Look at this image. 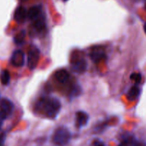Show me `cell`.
Masks as SVG:
<instances>
[{"label": "cell", "instance_id": "cell-1", "mask_svg": "<svg viewBox=\"0 0 146 146\" xmlns=\"http://www.w3.org/2000/svg\"><path fill=\"white\" fill-rule=\"evenodd\" d=\"M43 108L48 118H54L57 117L61 109V104L56 98H48L44 101Z\"/></svg>", "mask_w": 146, "mask_h": 146}, {"label": "cell", "instance_id": "cell-2", "mask_svg": "<svg viewBox=\"0 0 146 146\" xmlns=\"http://www.w3.org/2000/svg\"><path fill=\"white\" fill-rule=\"evenodd\" d=\"M71 135L67 128H57L53 135V142L57 146H65L70 141Z\"/></svg>", "mask_w": 146, "mask_h": 146}, {"label": "cell", "instance_id": "cell-3", "mask_svg": "<svg viewBox=\"0 0 146 146\" xmlns=\"http://www.w3.org/2000/svg\"><path fill=\"white\" fill-rule=\"evenodd\" d=\"M40 60V51L37 48L33 46L30 48L27 56V66L31 70L34 69Z\"/></svg>", "mask_w": 146, "mask_h": 146}, {"label": "cell", "instance_id": "cell-4", "mask_svg": "<svg viewBox=\"0 0 146 146\" xmlns=\"http://www.w3.org/2000/svg\"><path fill=\"white\" fill-rule=\"evenodd\" d=\"M11 63L16 67H21L24 64V54L21 50H16L11 57Z\"/></svg>", "mask_w": 146, "mask_h": 146}, {"label": "cell", "instance_id": "cell-5", "mask_svg": "<svg viewBox=\"0 0 146 146\" xmlns=\"http://www.w3.org/2000/svg\"><path fill=\"white\" fill-rule=\"evenodd\" d=\"M14 109V106L11 103V101H9L7 98H2L0 101V111H2L7 115H9L12 112Z\"/></svg>", "mask_w": 146, "mask_h": 146}, {"label": "cell", "instance_id": "cell-6", "mask_svg": "<svg viewBox=\"0 0 146 146\" xmlns=\"http://www.w3.org/2000/svg\"><path fill=\"white\" fill-rule=\"evenodd\" d=\"M27 17V11L24 7H17L14 11V19L19 23H22L25 21Z\"/></svg>", "mask_w": 146, "mask_h": 146}, {"label": "cell", "instance_id": "cell-7", "mask_svg": "<svg viewBox=\"0 0 146 146\" xmlns=\"http://www.w3.org/2000/svg\"><path fill=\"white\" fill-rule=\"evenodd\" d=\"M87 62L84 59H78L74 61L72 66V68L74 72L84 73L87 69Z\"/></svg>", "mask_w": 146, "mask_h": 146}, {"label": "cell", "instance_id": "cell-8", "mask_svg": "<svg viewBox=\"0 0 146 146\" xmlns=\"http://www.w3.org/2000/svg\"><path fill=\"white\" fill-rule=\"evenodd\" d=\"M88 115L85 112L78 111L76 113V123H77V125L79 128L84 126L88 122Z\"/></svg>", "mask_w": 146, "mask_h": 146}, {"label": "cell", "instance_id": "cell-9", "mask_svg": "<svg viewBox=\"0 0 146 146\" xmlns=\"http://www.w3.org/2000/svg\"><path fill=\"white\" fill-rule=\"evenodd\" d=\"M34 21V27L38 31H44L45 29V20H44V16L42 14H40L37 18L33 20Z\"/></svg>", "mask_w": 146, "mask_h": 146}, {"label": "cell", "instance_id": "cell-10", "mask_svg": "<svg viewBox=\"0 0 146 146\" xmlns=\"http://www.w3.org/2000/svg\"><path fill=\"white\" fill-rule=\"evenodd\" d=\"M90 58L94 63H99L106 59V55L102 51H94L90 54Z\"/></svg>", "mask_w": 146, "mask_h": 146}, {"label": "cell", "instance_id": "cell-11", "mask_svg": "<svg viewBox=\"0 0 146 146\" xmlns=\"http://www.w3.org/2000/svg\"><path fill=\"white\" fill-rule=\"evenodd\" d=\"M42 14L41 7L40 6H34L31 7L27 11V17L31 20L35 19Z\"/></svg>", "mask_w": 146, "mask_h": 146}, {"label": "cell", "instance_id": "cell-12", "mask_svg": "<svg viewBox=\"0 0 146 146\" xmlns=\"http://www.w3.org/2000/svg\"><path fill=\"white\" fill-rule=\"evenodd\" d=\"M55 76L59 82L64 84V83L67 82V80L69 79L70 75H69V73L66 70L60 69L56 72Z\"/></svg>", "mask_w": 146, "mask_h": 146}, {"label": "cell", "instance_id": "cell-13", "mask_svg": "<svg viewBox=\"0 0 146 146\" xmlns=\"http://www.w3.org/2000/svg\"><path fill=\"white\" fill-rule=\"evenodd\" d=\"M140 95V88L137 86H133L127 93V98L130 101H134Z\"/></svg>", "mask_w": 146, "mask_h": 146}, {"label": "cell", "instance_id": "cell-14", "mask_svg": "<svg viewBox=\"0 0 146 146\" xmlns=\"http://www.w3.org/2000/svg\"><path fill=\"white\" fill-rule=\"evenodd\" d=\"M0 80L3 85H7L10 81L9 73L7 70H3L0 74Z\"/></svg>", "mask_w": 146, "mask_h": 146}, {"label": "cell", "instance_id": "cell-15", "mask_svg": "<svg viewBox=\"0 0 146 146\" xmlns=\"http://www.w3.org/2000/svg\"><path fill=\"white\" fill-rule=\"evenodd\" d=\"M26 33L25 31H20L17 35L14 36V42L16 43L18 45H20V44H22L24 41V38H25Z\"/></svg>", "mask_w": 146, "mask_h": 146}, {"label": "cell", "instance_id": "cell-16", "mask_svg": "<svg viewBox=\"0 0 146 146\" xmlns=\"http://www.w3.org/2000/svg\"><path fill=\"white\" fill-rule=\"evenodd\" d=\"M130 79L133 81H134L135 84H139L142 80V76L140 74L138 73H133L130 76Z\"/></svg>", "mask_w": 146, "mask_h": 146}, {"label": "cell", "instance_id": "cell-17", "mask_svg": "<svg viewBox=\"0 0 146 146\" xmlns=\"http://www.w3.org/2000/svg\"><path fill=\"white\" fill-rule=\"evenodd\" d=\"M135 143L132 141L131 139H128V140H125L124 141L121 143L118 146H130V145H134Z\"/></svg>", "mask_w": 146, "mask_h": 146}, {"label": "cell", "instance_id": "cell-18", "mask_svg": "<svg viewBox=\"0 0 146 146\" xmlns=\"http://www.w3.org/2000/svg\"><path fill=\"white\" fill-rule=\"evenodd\" d=\"M6 135L5 133H1L0 134V146H2L4 145V143L5 141Z\"/></svg>", "mask_w": 146, "mask_h": 146}, {"label": "cell", "instance_id": "cell-19", "mask_svg": "<svg viewBox=\"0 0 146 146\" xmlns=\"http://www.w3.org/2000/svg\"><path fill=\"white\" fill-rule=\"evenodd\" d=\"M94 146H104V144L102 142H101V141H97L94 144Z\"/></svg>", "mask_w": 146, "mask_h": 146}, {"label": "cell", "instance_id": "cell-20", "mask_svg": "<svg viewBox=\"0 0 146 146\" xmlns=\"http://www.w3.org/2000/svg\"><path fill=\"white\" fill-rule=\"evenodd\" d=\"M133 146H146V145L145 143H143L138 142V143H135Z\"/></svg>", "mask_w": 146, "mask_h": 146}, {"label": "cell", "instance_id": "cell-21", "mask_svg": "<svg viewBox=\"0 0 146 146\" xmlns=\"http://www.w3.org/2000/svg\"><path fill=\"white\" fill-rule=\"evenodd\" d=\"M2 123H3V121L1 119H0V128H1V125H2Z\"/></svg>", "mask_w": 146, "mask_h": 146}, {"label": "cell", "instance_id": "cell-22", "mask_svg": "<svg viewBox=\"0 0 146 146\" xmlns=\"http://www.w3.org/2000/svg\"><path fill=\"white\" fill-rule=\"evenodd\" d=\"M144 30H145V32L146 33V23L145 24V25H144Z\"/></svg>", "mask_w": 146, "mask_h": 146}, {"label": "cell", "instance_id": "cell-23", "mask_svg": "<svg viewBox=\"0 0 146 146\" xmlns=\"http://www.w3.org/2000/svg\"><path fill=\"white\" fill-rule=\"evenodd\" d=\"M20 1H27V0H20Z\"/></svg>", "mask_w": 146, "mask_h": 146}, {"label": "cell", "instance_id": "cell-24", "mask_svg": "<svg viewBox=\"0 0 146 146\" xmlns=\"http://www.w3.org/2000/svg\"><path fill=\"white\" fill-rule=\"evenodd\" d=\"M63 1H67V0H63Z\"/></svg>", "mask_w": 146, "mask_h": 146}, {"label": "cell", "instance_id": "cell-25", "mask_svg": "<svg viewBox=\"0 0 146 146\" xmlns=\"http://www.w3.org/2000/svg\"><path fill=\"white\" fill-rule=\"evenodd\" d=\"M145 9H146V3H145Z\"/></svg>", "mask_w": 146, "mask_h": 146}]
</instances>
